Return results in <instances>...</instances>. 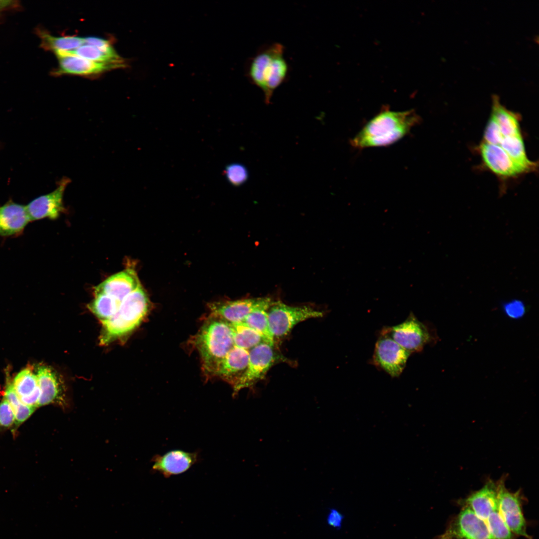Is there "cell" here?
Instances as JSON below:
<instances>
[{
	"label": "cell",
	"mask_w": 539,
	"mask_h": 539,
	"mask_svg": "<svg viewBox=\"0 0 539 539\" xmlns=\"http://www.w3.org/2000/svg\"><path fill=\"white\" fill-rule=\"evenodd\" d=\"M458 503L462 507L469 508L485 522L489 515L498 508L496 482L487 479L480 489L459 500Z\"/></svg>",
	"instance_id": "obj_18"
},
{
	"label": "cell",
	"mask_w": 539,
	"mask_h": 539,
	"mask_svg": "<svg viewBox=\"0 0 539 539\" xmlns=\"http://www.w3.org/2000/svg\"><path fill=\"white\" fill-rule=\"evenodd\" d=\"M410 354L382 330L375 343L372 362L392 377H398Z\"/></svg>",
	"instance_id": "obj_10"
},
{
	"label": "cell",
	"mask_w": 539,
	"mask_h": 539,
	"mask_svg": "<svg viewBox=\"0 0 539 539\" xmlns=\"http://www.w3.org/2000/svg\"><path fill=\"white\" fill-rule=\"evenodd\" d=\"M267 313L270 326L275 339L285 336L295 325L302 321L323 316L322 312L312 307L290 306L280 301L273 302Z\"/></svg>",
	"instance_id": "obj_5"
},
{
	"label": "cell",
	"mask_w": 539,
	"mask_h": 539,
	"mask_svg": "<svg viewBox=\"0 0 539 539\" xmlns=\"http://www.w3.org/2000/svg\"><path fill=\"white\" fill-rule=\"evenodd\" d=\"M140 284L134 268L128 267L96 286L94 292L105 294L121 302Z\"/></svg>",
	"instance_id": "obj_17"
},
{
	"label": "cell",
	"mask_w": 539,
	"mask_h": 539,
	"mask_svg": "<svg viewBox=\"0 0 539 539\" xmlns=\"http://www.w3.org/2000/svg\"><path fill=\"white\" fill-rule=\"evenodd\" d=\"M478 151L485 167L500 179L515 178L531 172L498 145L482 141Z\"/></svg>",
	"instance_id": "obj_11"
},
{
	"label": "cell",
	"mask_w": 539,
	"mask_h": 539,
	"mask_svg": "<svg viewBox=\"0 0 539 539\" xmlns=\"http://www.w3.org/2000/svg\"><path fill=\"white\" fill-rule=\"evenodd\" d=\"M70 182L69 178L64 177L59 181L54 190L31 201L26 206L30 221L45 218L57 219L64 212L63 196Z\"/></svg>",
	"instance_id": "obj_13"
},
{
	"label": "cell",
	"mask_w": 539,
	"mask_h": 539,
	"mask_svg": "<svg viewBox=\"0 0 539 539\" xmlns=\"http://www.w3.org/2000/svg\"><path fill=\"white\" fill-rule=\"evenodd\" d=\"M149 303L147 293L140 284L120 302L114 315L102 322L100 343L107 344L134 330L147 314Z\"/></svg>",
	"instance_id": "obj_4"
},
{
	"label": "cell",
	"mask_w": 539,
	"mask_h": 539,
	"mask_svg": "<svg viewBox=\"0 0 539 539\" xmlns=\"http://www.w3.org/2000/svg\"><path fill=\"white\" fill-rule=\"evenodd\" d=\"M491 535L495 539H514L515 535L501 516L498 508L493 511L485 521Z\"/></svg>",
	"instance_id": "obj_28"
},
{
	"label": "cell",
	"mask_w": 539,
	"mask_h": 539,
	"mask_svg": "<svg viewBox=\"0 0 539 539\" xmlns=\"http://www.w3.org/2000/svg\"><path fill=\"white\" fill-rule=\"evenodd\" d=\"M273 301L268 297L247 298L233 301H222L208 304L211 315L219 317L229 323L243 322L252 311L259 309L268 310Z\"/></svg>",
	"instance_id": "obj_12"
},
{
	"label": "cell",
	"mask_w": 539,
	"mask_h": 539,
	"mask_svg": "<svg viewBox=\"0 0 539 539\" xmlns=\"http://www.w3.org/2000/svg\"><path fill=\"white\" fill-rule=\"evenodd\" d=\"M85 44L96 47L102 51L113 56H119L108 40L100 37L89 36L84 38Z\"/></svg>",
	"instance_id": "obj_33"
},
{
	"label": "cell",
	"mask_w": 539,
	"mask_h": 539,
	"mask_svg": "<svg viewBox=\"0 0 539 539\" xmlns=\"http://www.w3.org/2000/svg\"><path fill=\"white\" fill-rule=\"evenodd\" d=\"M41 394L37 407L50 404L63 405L65 402V388L62 379L52 367L38 364L34 369Z\"/></svg>",
	"instance_id": "obj_14"
},
{
	"label": "cell",
	"mask_w": 539,
	"mask_h": 539,
	"mask_svg": "<svg viewBox=\"0 0 539 539\" xmlns=\"http://www.w3.org/2000/svg\"><path fill=\"white\" fill-rule=\"evenodd\" d=\"M56 56L59 64L58 67L52 72L54 76L64 74L93 76L125 66V64L94 62L75 55L60 54Z\"/></svg>",
	"instance_id": "obj_15"
},
{
	"label": "cell",
	"mask_w": 539,
	"mask_h": 539,
	"mask_svg": "<svg viewBox=\"0 0 539 539\" xmlns=\"http://www.w3.org/2000/svg\"><path fill=\"white\" fill-rule=\"evenodd\" d=\"M224 172L229 182L235 186L242 185L248 178V170L241 164H230L227 166Z\"/></svg>",
	"instance_id": "obj_29"
},
{
	"label": "cell",
	"mask_w": 539,
	"mask_h": 539,
	"mask_svg": "<svg viewBox=\"0 0 539 539\" xmlns=\"http://www.w3.org/2000/svg\"><path fill=\"white\" fill-rule=\"evenodd\" d=\"M492 100L490 116L497 124L503 137L522 136L520 115L502 105L497 95H493Z\"/></svg>",
	"instance_id": "obj_21"
},
{
	"label": "cell",
	"mask_w": 539,
	"mask_h": 539,
	"mask_svg": "<svg viewBox=\"0 0 539 539\" xmlns=\"http://www.w3.org/2000/svg\"><path fill=\"white\" fill-rule=\"evenodd\" d=\"M234 345L250 350L262 342L261 335L243 322L230 323Z\"/></svg>",
	"instance_id": "obj_23"
},
{
	"label": "cell",
	"mask_w": 539,
	"mask_h": 539,
	"mask_svg": "<svg viewBox=\"0 0 539 539\" xmlns=\"http://www.w3.org/2000/svg\"><path fill=\"white\" fill-rule=\"evenodd\" d=\"M75 55L90 61L111 64H125L124 60L119 56H113L108 54L95 46L84 44L73 50L58 52L57 54Z\"/></svg>",
	"instance_id": "obj_26"
},
{
	"label": "cell",
	"mask_w": 539,
	"mask_h": 539,
	"mask_svg": "<svg viewBox=\"0 0 539 539\" xmlns=\"http://www.w3.org/2000/svg\"><path fill=\"white\" fill-rule=\"evenodd\" d=\"M15 419V413L10 404L3 398L0 403V432L11 428Z\"/></svg>",
	"instance_id": "obj_30"
},
{
	"label": "cell",
	"mask_w": 539,
	"mask_h": 539,
	"mask_svg": "<svg viewBox=\"0 0 539 539\" xmlns=\"http://www.w3.org/2000/svg\"><path fill=\"white\" fill-rule=\"evenodd\" d=\"M267 311L265 309L255 310L245 318L243 322L258 332L264 342L274 346L275 338L270 326Z\"/></svg>",
	"instance_id": "obj_24"
},
{
	"label": "cell",
	"mask_w": 539,
	"mask_h": 539,
	"mask_svg": "<svg viewBox=\"0 0 539 539\" xmlns=\"http://www.w3.org/2000/svg\"><path fill=\"white\" fill-rule=\"evenodd\" d=\"M36 407L30 406L21 403L14 411L15 419L11 427L12 432H15L17 428L33 413Z\"/></svg>",
	"instance_id": "obj_32"
},
{
	"label": "cell",
	"mask_w": 539,
	"mask_h": 539,
	"mask_svg": "<svg viewBox=\"0 0 539 539\" xmlns=\"http://www.w3.org/2000/svg\"><path fill=\"white\" fill-rule=\"evenodd\" d=\"M290 67L285 47L278 42L260 47L247 61L246 76L263 93L265 104H270L274 92L288 79Z\"/></svg>",
	"instance_id": "obj_1"
},
{
	"label": "cell",
	"mask_w": 539,
	"mask_h": 539,
	"mask_svg": "<svg viewBox=\"0 0 539 539\" xmlns=\"http://www.w3.org/2000/svg\"><path fill=\"white\" fill-rule=\"evenodd\" d=\"M197 460L198 454L196 452L173 450L163 455L155 456L153 459L154 464L152 469L168 478L171 475H178L186 471Z\"/></svg>",
	"instance_id": "obj_19"
},
{
	"label": "cell",
	"mask_w": 539,
	"mask_h": 539,
	"mask_svg": "<svg viewBox=\"0 0 539 539\" xmlns=\"http://www.w3.org/2000/svg\"><path fill=\"white\" fill-rule=\"evenodd\" d=\"M505 477L496 481L498 510L510 531L515 535L532 539L527 532L522 512L523 496L520 490L510 492L505 486Z\"/></svg>",
	"instance_id": "obj_6"
},
{
	"label": "cell",
	"mask_w": 539,
	"mask_h": 539,
	"mask_svg": "<svg viewBox=\"0 0 539 539\" xmlns=\"http://www.w3.org/2000/svg\"><path fill=\"white\" fill-rule=\"evenodd\" d=\"M278 359L274 346L265 342H262L250 349L247 369L233 387L234 394L263 379Z\"/></svg>",
	"instance_id": "obj_7"
},
{
	"label": "cell",
	"mask_w": 539,
	"mask_h": 539,
	"mask_svg": "<svg viewBox=\"0 0 539 539\" xmlns=\"http://www.w3.org/2000/svg\"><path fill=\"white\" fill-rule=\"evenodd\" d=\"M4 398L10 404L14 411L22 403L9 378L7 379Z\"/></svg>",
	"instance_id": "obj_34"
},
{
	"label": "cell",
	"mask_w": 539,
	"mask_h": 539,
	"mask_svg": "<svg viewBox=\"0 0 539 539\" xmlns=\"http://www.w3.org/2000/svg\"><path fill=\"white\" fill-rule=\"evenodd\" d=\"M194 343L204 371L216 376L221 363L234 346L230 323L211 315L195 336Z\"/></svg>",
	"instance_id": "obj_3"
},
{
	"label": "cell",
	"mask_w": 539,
	"mask_h": 539,
	"mask_svg": "<svg viewBox=\"0 0 539 539\" xmlns=\"http://www.w3.org/2000/svg\"><path fill=\"white\" fill-rule=\"evenodd\" d=\"M503 308L506 315L514 319L522 317L526 312L524 303L518 299L512 300L505 303L503 305Z\"/></svg>",
	"instance_id": "obj_31"
},
{
	"label": "cell",
	"mask_w": 539,
	"mask_h": 539,
	"mask_svg": "<svg viewBox=\"0 0 539 539\" xmlns=\"http://www.w3.org/2000/svg\"><path fill=\"white\" fill-rule=\"evenodd\" d=\"M36 33L41 40L40 47L55 54L73 50L85 43L84 38L76 36H55L41 28H36Z\"/></svg>",
	"instance_id": "obj_22"
},
{
	"label": "cell",
	"mask_w": 539,
	"mask_h": 539,
	"mask_svg": "<svg viewBox=\"0 0 539 539\" xmlns=\"http://www.w3.org/2000/svg\"><path fill=\"white\" fill-rule=\"evenodd\" d=\"M435 539H495L485 522L469 508L462 507L449 523L444 532Z\"/></svg>",
	"instance_id": "obj_8"
},
{
	"label": "cell",
	"mask_w": 539,
	"mask_h": 539,
	"mask_svg": "<svg viewBox=\"0 0 539 539\" xmlns=\"http://www.w3.org/2000/svg\"><path fill=\"white\" fill-rule=\"evenodd\" d=\"M12 383L19 398L28 396L39 389L36 375L32 367H26L20 371Z\"/></svg>",
	"instance_id": "obj_27"
},
{
	"label": "cell",
	"mask_w": 539,
	"mask_h": 539,
	"mask_svg": "<svg viewBox=\"0 0 539 539\" xmlns=\"http://www.w3.org/2000/svg\"><path fill=\"white\" fill-rule=\"evenodd\" d=\"M249 350L234 345L223 361L217 376L233 387L246 371Z\"/></svg>",
	"instance_id": "obj_20"
},
{
	"label": "cell",
	"mask_w": 539,
	"mask_h": 539,
	"mask_svg": "<svg viewBox=\"0 0 539 539\" xmlns=\"http://www.w3.org/2000/svg\"><path fill=\"white\" fill-rule=\"evenodd\" d=\"M120 302L102 293H94V298L89 305L91 311L101 322L106 321L115 314Z\"/></svg>",
	"instance_id": "obj_25"
},
{
	"label": "cell",
	"mask_w": 539,
	"mask_h": 539,
	"mask_svg": "<svg viewBox=\"0 0 539 539\" xmlns=\"http://www.w3.org/2000/svg\"><path fill=\"white\" fill-rule=\"evenodd\" d=\"M382 330L411 354L422 351L431 339L427 327L412 313L403 322Z\"/></svg>",
	"instance_id": "obj_9"
},
{
	"label": "cell",
	"mask_w": 539,
	"mask_h": 539,
	"mask_svg": "<svg viewBox=\"0 0 539 539\" xmlns=\"http://www.w3.org/2000/svg\"><path fill=\"white\" fill-rule=\"evenodd\" d=\"M344 516L336 509H330L326 518L327 524L331 527L339 530L341 528Z\"/></svg>",
	"instance_id": "obj_35"
},
{
	"label": "cell",
	"mask_w": 539,
	"mask_h": 539,
	"mask_svg": "<svg viewBox=\"0 0 539 539\" xmlns=\"http://www.w3.org/2000/svg\"><path fill=\"white\" fill-rule=\"evenodd\" d=\"M420 121L412 110L393 111L386 108L368 121L350 144L358 149L388 146L406 136Z\"/></svg>",
	"instance_id": "obj_2"
},
{
	"label": "cell",
	"mask_w": 539,
	"mask_h": 539,
	"mask_svg": "<svg viewBox=\"0 0 539 539\" xmlns=\"http://www.w3.org/2000/svg\"><path fill=\"white\" fill-rule=\"evenodd\" d=\"M20 8L21 4L19 1L0 0V19L4 13L19 9Z\"/></svg>",
	"instance_id": "obj_36"
},
{
	"label": "cell",
	"mask_w": 539,
	"mask_h": 539,
	"mask_svg": "<svg viewBox=\"0 0 539 539\" xmlns=\"http://www.w3.org/2000/svg\"><path fill=\"white\" fill-rule=\"evenodd\" d=\"M30 222L26 206L11 200L0 205V237L19 236Z\"/></svg>",
	"instance_id": "obj_16"
}]
</instances>
